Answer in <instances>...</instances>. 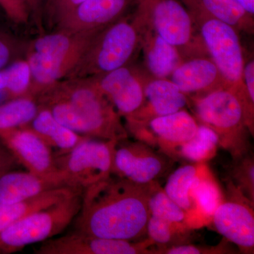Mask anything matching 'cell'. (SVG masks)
<instances>
[{"mask_svg":"<svg viewBox=\"0 0 254 254\" xmlns=\"http://www.w3.org/2000/svg\"><path fill=\"white\" fill-rule=\"evenodd\" d=\"M209 57L218 67L226 89L233 92L254 118V103L247 95L243 81L245 64L240 32L221 20L198 12H190Z\"/></svg>","mask_w":254,"mask_h":254,"instance_id":"obj_6","label":"cell"},{"mask_svg":"<svg viewBox=\"0 0 254 254\" xmlns=\"http://www.w3.org/2000/svg\"><path fill=\"white\" fill-rule=\"evenodd\" d=\"M103 28L85 31L58 29L49 34L40 35L32 42L26 51L31 71L32 96L38 98L66 78Z\"/></svg>","mask_w":254,"mask_h":254,"instance_id":"obj_3","label":"cell"},{"mask_svg":"<svg viewBox=\"0 0 254 254\" xmlns=\"http://www.w3.org/2000/svg\"><path fill=\"white\" fill-rule=\"evenodd\" d=\"M16 14V23H28L30 18L28 0H9Z\"/></svg>","mask_w":254,"mask_h":254,"instance_id":"obj_38","label":"cell"},{"mask_svg":"<svg viewBox=\"0 0 254 254\" xmlns=\"http://www.w3.org/2000/svg\"><path fill=\"white\" fill-rule=\"evenodd\" d=\"M22 50L21 42L11 33L0 30V71L18 60Z\"/></svg>","mask_w":254,"mask_h":254,"instance_id":"obj_32","label":"cell"},{"mask_svg":"<svg viewBox=\"0 0 254 254\" xmlns=\"http://www.w3.org/2000/svg\"><path fill=\"white\" fill-rule=\"evenodd\" d=\"M40 104L35 97H20L0 105V134L26 127L38 113Z\"/></svg>","mask_w":254,"mask_h":254,"instance_id":"obj_25","label":"cell"},{"mask_svg":"<svg viewBox=\"0 0 254 254\" xmlns=\"http://www.w3.org/2000/svg\"><path fill=\"white\" fill-rule=\"evenodd\" d=\"M198 169V165H183L177 168L168 177L163 190L172 200L185 210L187 217L193 208L190 190Z\"/></svg>","mask_w":254,"mask_h":254,"instance_id":"obj_28","label":"cell"},{"mask_svg":"<svg viewBox=\"0 0 254 254\" xmlns=\"http://www.w3.org/2000/svg\"><path fill=\"white\" fill-rule=\"evenodd\" d=\"M155 182L140 185L112 174L82 191L75 231L136 242L146 235L148 199Z\"/></svg>","mask_w":254,"mask_h":254,"instance_id":"obj_1","label":"cell"},{"mask_svg":"<svg viewBox=\"0 0 254 254\" xmlns=\"http://www.w3.org/2000/svg\"><path fill=\"white\" fill-rule=\"evenodd\" d=\"M244 9L254 16V0H237Z\"/></svg>","mask_w":254,"mask_h":254,"instance_id":"obj_40","label":"cell"},{"mask_svg":"<svg viewBox=\"0 0 254 254\" xmlns=\"http://www.w3.org/2000/svg\"><path fill=\"white\" fill-rule=\"evenodd\" d=\"M188 98L196 121L217 133L219 145L230 152L233 159L249 153V133L254 136V121L237 95L221 88Z\"/></svg>","mask_w":254,"mask_h":254,"instance_id":"obj_4","label":"cell"},{"mask_svg":"<svg viewBox=\"0 0 254 254\" xmlns=\"http://www.w3.org/2000/svg\"><path fill=\"white\" fill-rule=\"evenodd\" d=\"M127 139L118 141L115 146L114 175L140 185L153 183L165 175L171 161L170 157L144 142Z\"/></svg>","mask_w":254,"mask_h":254,"instance_id":"obj_11","label":"cell"},{"mask_svg":"<svg viewBox=\"0 0 254 254\" xmlns=\"http://www.w3.org/2000/svg\"><path fill=\"white\" fill-rule=\"evenodd\" d=\"M134 14L176 47L184 60L208 56L193 18L179 0H136Z\"/></svg>","mask_w":254,"mask_h":254,"instance_id":"obj_7","label":"cell"},{"mask_svg":"<svg viewBox=\"0 0 254 254\" xmlns=\"http://www.w3.org/2000/svg\"><path fill=\"white\" fill-rule=\"evenodd\" d=\"M82 191L25 217L0 232V253H14L62 233L79 212Z\"/></svg>","mask_w":254,"mask_h":254,"instance_id":"obj_8","label":"cell"},{"mask_svg":"<svg viewBox=\"0 0 254 254\" xmlns=\"http://www.w3.org/2000/svg\"><path fill=\"white\" fill-rule=\"evenodd\" d=\"M141 33L133 14L110 23L100 30L66 78L95 77L128 64L141 48Z\"/></svg>","mask_w":254,"mask_h":254,"instance_id":"obj_5","label":"cell"},{"mask_svg":"<svg viewBox=\"0 0 254 254\" xmlns=\"http://www.w3.org/2000/svg\"><path fill=\"white\" fill-rule=\"evenodd\" d=\"M46 0H28L30 18H32L40 35L44 34V7Z\"/></svg>","mask_w":254,"mask_h":254,"instance_id":"obj_35","label":"cell"},{"mask_svg":"<svg viewBox=\"0 0 254 254\" xmlns=\"http://www.w3.org/2000/svg\"><path fill=\"white\" fill-rule=\"evenodd\" d=\"M17 161L6 145L0 141V176L13 170Z\"/></svg>","mask_w":254,"mask_h":254,"instance_id":"obj_37","label":"cell"},{"mask_svg":"<svg viewBox=\"0 0 254 254\" xmlns=\"http://www.w3.org/2000/svg\"><path fill=\"white\" fill-rule=\"evenodd\" d=\"M150 215L174 223L186 224L187 214L155 182L148 199Z\"/></svg>","mask_w":254,"mask_h":254,"instance_id":"obj_29","label":"cell"},{"mask_svg":"<svg viewBox=\"0 0 254 254\" xmlns=\"http://www.w3.org/2000/svg\"><path fill=\"white\" fill-rule=\"evenodd\" d=\"M31 68L26 59H18L0 71V93L7 100L31 95Z\"/></svg>","mask_w":254,"mask_h":254,"instance_id":"obj_27","label":"cell"},{"mask_svg":"<svg viewBox=\"0 0 254 254\" xmlns=\"http://www.w3.org/2000/svg\"><path fill=\"white\" fill-rule=\"evenodd\" d=\"M61 187L56 182L28 171L11 170L0 176V204H12Z\"/></svg>","mask_w":254,"mask_h":254,"instance_id":"obj_21","label":"cell"},{"mask_svg":"<svg viewBox=\"0 0 254 254\" xmlns=\"http://www.w3.org/2000/svg\"><path fill=\"white\" fill-rule=\"evenodd\" d=\"M146 74L128 64L92 78L119 115L126 120L131 118L143 105Z\"/></svg>","mask_w":254,"mask_h":254,"instance_id":"obj_15","label":"cell"},{"mask_svg":"<svg viewBox=\"0 0 254 254\" xmlns=\"http://www.w3.org/2000/svg\"><path fill=\"white\" fill-rule=\"evenodd\" d=\"M225 243L223 242L216 247H205L203 246H195L190 244H184L171 246L166 248L156 251V254H223L227 252Z\"/></svg>","mask_w":254,"mask_h":254,"instance_id":"obj_34","label":"cell"},{"mask_svg":"<svg viewBox=\"0 0 254 254\" xmlns=\"http://www.w3.org/2000/svg\"><path fill=\"white\" fill-rule=\"evenodd\" d=\"M219 145L218 135L210 127L198 123L194 136L180 145L173 158H180L194 163H203L213 158Z\"/></svg>","mask_w":254,"mask_h":254,"instance_id":"obj_26","label":"cell"},{"mask_svg":"<svg viewBox=\"0 0 254 254\" xmlns=\"http://www.w3.org/2000/svg\"><path fill=\"white\" fill-rule=\"evenodd\" d=\"M198 173L190 190L192 210H197L202 216L212 218L215 210L223 201V195L218 184L203 163H198Z\"/></svg>","mask_w":254,"mask_h":254,"instance_id":"obj_24","label":"cell"},{"mask_svg":"<svg viewBox=\"0 0 254 254\" xmlns=\"http://www.w3.org/2000/svg\"><path fill=\"white\" fill-rule=\"evenodd\" d=\"M243 81L247 95L254 103V58L245 62L243 70Z\"/></svg>","mask_w":254,"mask_h":254,"instance_id":"obj_36","label":"cell"},{"mask_svg":"<svg viewBox=\"0 0 254 254\" xmlns=\"http://www.w3.org/2000/svg\"><path fill=\"white\" fill-rule=\"evenodd\" d=\"M154 243L148 238L143 241L113 240L101 238L74 231L45 241L36 254H155L149 250Z\"/></svg>","mask_w":254,"mask_h":254,"instance_id":"obj_14","label":"cell"},{"mask_svg":"<svg viewBox=\"0 0 254 254\" xmlns=\"http://www.w3.org/2000/svg\"><path fill=\"white\" fill-rule=\"evenodd\" d=\"M26 127L34 131L50 148L59 150V154L69 151L87 137L60 123L49 109L41 105L38 113Z\"/></svg>","mask_w":254,"mask_h":254,"instance_id":"obj_23","label":"cell"},{"mask_svg":"<svg viewBox=\"0 0 254 254\" xmlns=\"http://www.w3.org/2000/svg\"><path fill=\"white\" fill-rule=\"evenodd\" d=\"M60 123L82 136L126 139V127L109 100L92 77L66 78L37 98Z\"/></svg>","mask_w":254,"mask_h":254,"instance_id":"obj_2","label":"cell"},{"mask_svg":"<svg viewBox=\"0 0 254 254\" xmlns=\"http://www.w3.org/2000/svg\"><path fill=\"white\" fill-rule=\"evenodd\" d=\"M0 9L13 22L16 23V14L9 0H0Z\"/></svg>","mask_w":254,"mask_h":254,"instance_id":"obj_39","label":"cell"},{"mask_svg":"<svg viewBox=\"0 0 254 254\" xmlns=\"http://www.w3.org/2000/svg\"><path fill=\"white\" fill-rule=\"evenodd\" d=\"M87 0H46L44 18L50 24L55 25L60 18L76 9Z\"/></svg>","mask_w":254,"mask_h":254,"instance_id":"obj_33","label":"cell"},{"mask_svg":"<svg viewBox=\"0 0 254 254\" xmlns=\"http://www.w3.org/2000/svg\"><path fill=\"white\" fill-rule=\"evenodd\" d=\"M81 190L69 187H57L17 203L0 204V232L14 222L53 206Z\"/></svg>","mask_w":254,"mask_h":254,"instance_id":"obj_22","label":"cell"},{"mask_svg":"<svg viewBox=\"0 0 254 254\" xmlns=\"http://www.w3.org/2000/svg\"><path fill=\"white\" fill-rule=\"evenodd\" d=\"M230 190L231 195L219 205L212 217L214 226L225 240L237 246L244 253L253 254L254 203L232 182Z\"/></svg>","mask_w":254,"mask_h":254,"instance_id":"obj_12","label":"cell"},{"mask_svg":"<svg viewBox=\"0 0 254 254\" xmlns=\"http://www.w3.org/2000/svg\"><path fill=\"white\" fill-rule=\"evenodd\" d=\"M190 229L185 223H174L162 218L150 215L147 222L146 235L148 239L158 246V250L173 246L179 235H186L182 230ZM155 250V252L156 250Z\"/></svg>","mask_w":254,"mask_h":254,"instance_id":"obj_30","label":"cell"},{"mask_svg":"<svg viewBox=\"0 0 254 254\" xmlns=\"http://www.w3.org/2000/svg\"><path fill=\"white\" fill-rule=\"evenodd\" d=\"M136 0H87L60 18L58 29L85 31L105 27L125 16Z\"/></svg>","mask_w":254,"mask_h":254,"instance_id":"obj_16","label":"cell"},{"mask_svg":"<svg viewBox=\"0 0 254 254\" xmlns=\"http://www.w3.org/2000/svg\"><path fill=\"white\" fill-rule=\"evenodd\" d=\"M141 25V48L144 55L145 66L152 77L169 78L184 61L178 49L159 36L136 16Z\"/></svg>","mask_w":254,"mask_h":254,"instance_id":"obj_19","label":"cell"},{"mask_svg":"<svg viewBox=\"0 0 254 254\" xmlns=\"http://www.w3.org/2000/svg\"><path fill=\"white\" fill-rule=\"evenodd\" d=\"M232 177L235 187L252 202H254V162L253 156L248 153L234 159Z\"/></svg>","mask_w":254,"mask_h":254,"instance_id":"obj_31","label":"cell"},{"mask_svg":"<svg viewBox=\"0 0 254 254\" xmlns=\"http://www.w3.org/2000/svg\"><path fill=\"white\" fill-rule=\"evenodd\" d=\"M0 141L14 155L17 163L30 173L66 186L63 174L55 163L52 148L28 127L0 134Z\"/></svg>","mask_w":254,"mask_h":254,"instance_id":"obj_13","label":"cell"},{"mask_svg":"<svg viewBox=\"0 0 254 254\" xmlns=\"http://www.w3.org/2000/svg\"><path fill=\"white\" fill-rule=\"evenodd\" d=\"M198 123L185 110L145 121L126 120L127 133L150 146H158L160 152L173 159L175 151L193 136Z\"/></svg>","mask_w":254,"mask_h":254,"instance_id":"obj_10","label":"cell"},{"mask_svg":"<svg viewBox=\"0 0 254 254\" xmlns=\"http://www.w3.org/2000/svg\"><path fill=\"white\" fill-rule=\"evenodd\" d=\"M188 103V96L171 80L152 77L147 73L143 105L131 118L125 120L145 121L170 115L183 110Z\"/></svg>","mask_w":254,"mask_h":254,"instance_id":"obj_18","label":"cell"},{"mask_svg":"<svg viewBox=\"0 0 254 254\" xmlns=\"http://www.w3.org/2000/svg\"><path fill=\"white\" fill-rule=\"evenodd\" d=\"M118 142L86 137L69 151L55 157L66 186L83 190L109 177Z\"/></svg>","mask_w":254,"mask_h":254,"instance_id":"obj_9","label":"cell"},{"mask_svg":"<svg viewBox=\"0 0 254 254\" xmlns=\"http://www.w3.org/2000/svg\"><path fill=\"white\" fill-rule=\"evenodd\" d=\"M189 12L208 15L231 25L239 32L254 33V16L237 0H179Z\"/></svg>","mask_w":254,"mask_h":254,"instance_id":"obj_20","label":"cell"},{"mask_svg":"<svg viewBox=\"0 0 254 254\" xmlns=\"http://www.w3.org/2000/svg\"><path fill=\"white\" fill-rule=\"evenodd\" d=\"M169 79L188 97L201 96L226 88L218 67L208 56L184 60Z\"/></svg>","mask_w":254,"mask_h":254,"instance_id":"obj_17","label":"cell"}]
</instances>
